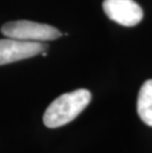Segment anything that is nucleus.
Masks as SVG:
<instances>
[{
    "instance_id": "4",
    "label": "nucleus",
    "mask_w": 152,
    "mask_h": 153,
    "mask_svg": "<svg viewBox=\"0 0 152 153\" xmlns=\"http://www.w3.org/2000/svg\"><path fill=\"white\" fill-rule=\"evenodd\" d=\"M103 10L112 21L132 27L143 18V11L133 0H104Z\"/></svg>"
},
{
    "instance_id": "1",
    "label": "nucleus",
    "mask_w": 152,
    "mask_h": 153,
    "mask_svg": "<svg viewBox=\"0 0 152 153\" xmlns=\"http://www.w3.org/2000/svg\"><path fill=\"white\" fill-rule=\"evenodd\" d=\"M91 98V93L87 89H77L60 95L44 112L43 118L44 126L56 128L72 122L89 105Z\"/></svg>"
},
{
    "instance_id": "3",
    "label": "nucleus",
    "mask_w": 152,
    "mask_h": 153,
    "mask_svg": "<svg viewBox=\"0 0 152 153\" xmlns=\"http://www.w3.org/2000/svg\"><path fill=\"white\" fill-rule=\"evenodd\" d=\"M47 45L42 42H27L16 39L0 40V65L36 56L47 50Z\"/></svg>"
},
{
    "instance_id": "5",
    "label": "nucleus",
    "mask_w": 152,
    "mask_h": 153,
    "mask_svg": "<svg viewBox=\"0 0 152 153\" xmlns=\"http://www.w3.org/2000/svg\"><path fill=\"white\" fill-rule=\"evenodd\" d=\"M137 113L145 125L152 126V79L145 81L137 98Z\"/></svg>"
},
{
    "instance_id": "2",
    "label": "nucleus",
    "mask_w": 152,
    "mask_h": 153,
    "mask_svg": "<svg viewBox=\"0 0 152 153\" xmlns=\"http://www.w3.org/2000/svg\"><path fill=\"white\" fill-rule=\"evenodd\" d=\"M1 33L7 38L27 42L53 41L62 35L59 29L50 25L28 20L5 23L1 27Z\"/></svg>"
}]
</instances>
